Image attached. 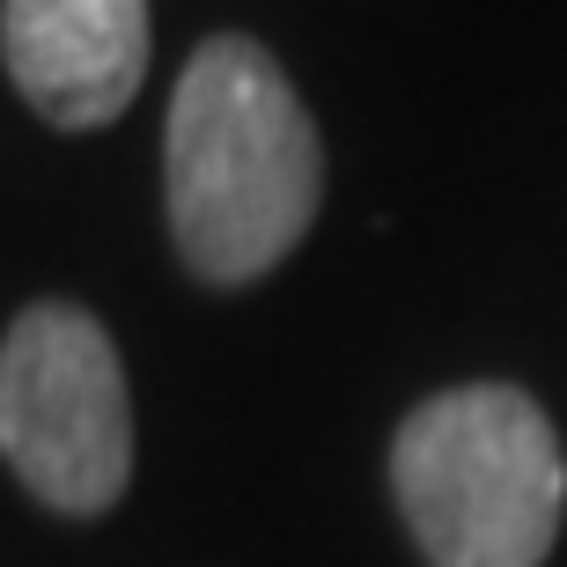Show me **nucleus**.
Returning a JSON list of instances; mask_svg holds the SVG:
<instances>
[{
  "instance_id": "1",
  "label": "nucleus",
  "mask_w": 567,
  "mask_h": 567,
  "mask_svg": "<svg viewBox=\"0 0 567 567\" xmlns=\"http://www.w3.org/2000/svg\"><path fill=\"white\" fill-rule=\"evenodd\" d=\"M169 236L199 280L244 288L302 244L324 199V147L280 60L251 38H207L169 89Z\"/></svg>"
},
{
  "instance_id": "2",
  "label": "nucleus",
  "mask_w": 567,
  "mask_h": 567,
  "mask_svg": "<svg viewBox=\"0 0 567 567\" xmlns=\"http://www.w3.org/2000/svg\"><path fill=\"white\" fill-rule=\"evenodd\" d=\"M391 486L427 567H538L567 508L560 435L508 383L413 405L391 442Z\"/></svg>"
},
{
  "instance_id": "3",
  "label": "nucleus",
  "mask_w": 567,
  "mask_h": 567,
  "mask_svg": "<svg viewBox=\"0 0 567 567\" xmlns=\"http://www.w3.org/2000/svg\"><path fill=\"white\" fill-rule=\"evenodd\" d=\"M0 457L60 516H104L133 480L118 347L74 302H30L0 339Z\"/></svg>"
},
{
  "instance_id": "4",
  "label": "nucleus",
  "mask_w": 567,
  "mask_h": 567,
  "mask_svg": "<svg viewBox=\"0 0 567 567\" xmlns=\"http://www.w3.org/2000/svg\"><path fill=\"white\" fill-rule=\"evenodd\" d=\"M0 60L38 118L111 126L147 74V0H0Z\"/></svg>"
}]
</instances>
